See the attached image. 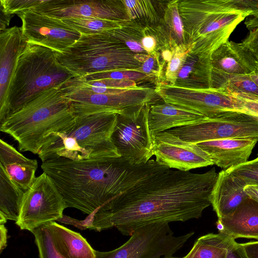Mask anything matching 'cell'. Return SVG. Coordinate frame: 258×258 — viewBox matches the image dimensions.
<instances>
[{"instance_id":"8","label":"cell","mask_w":258,"mask_h":258,"mask_svg":"<svg viewBox=\"0 0 258 258\" xmlns=\"http://www.w3.org/2000/svg\"><path fill=\"white\" fill-rule=\"evenodd\" d=\"M194 234L174 236L168 222L146 225L137 229L118 248L95 250L96 258H170Z\"/></svg>"},{"instance_id":"29","label":"cell","mask_w":258,"mask_h":258,"mask_svg":"<svg viewBox=\"0 0 258 258\" xmlns=\"http://www.w3.org/2000/svg\"><path fill=\"white\" fill-rule=\"evenodd\" d=\"M130 21L140 20L152 24L159 21V16L151 1H122Z\"/></svg>"},{"instance_id":"41","label":"cell","mask_w":258,"mask_h":258,"mask_svg":"<svg viewBox=\"0 0 258 258\" xmlns=\"http://www.w3.org/2000/svg\"><path fill=\"white\" fill-rule=\"evenodd\" d=\"M225 258H249L241 243L236 241L229 247Z\"/></svg>"},{"instance_id":"34","label":"cell","mask_w":258,"mask_h":258,"mask_svg":"<svg viewBox=\"0 0 258 258\" xmlns=\"http://www.w3.org/2000/svg\"><path fill=\"white\" fill-rule=\"evenodd\" d=\"M80 78L86 81L113 79L136 82L149 79L151 77L136 70H114L89 74Z\"/></svg>"},{"instance_id":"49","label":"cell","mask_w":258,"mask_h":258,"mask_svg":"<svg viewBox=\"0 0 258 258\" xmlns=\"http://www.w3.org/2000/svg\"><path fill=\"white\" fill-rule=\"evenodd\" d=\"M170 258H177V257H170Z\"/></svg>"},{"instance_id":"14","label":"cell","mask_w":258,"mask_h":258,"mask_svg":"<svg viewBox=\"0 0 258 258\" xmlns=\"http://www.w3.org/2000/svg\"><path fill=\"white\" fill-rule=\"evenodd\" d=\"M17 15L21 19V30L27 42L46 47L55 52H63L81 36V33L60 19L32 10Z\"/></svg>"},{"instance_id":"39","label":"cell","mask_w":258,"mask_h":258,"mask_svg":"<svg viewBox=\"0 0 258 258\" xmlns=\"http://www.w3.org/2000/svg\"><path fill=\"white\" fill-rule=\"evenodd\" d=\"M234 97L236 98L242 111L258 120V99Z\"/></svg>"},{"instance_id":"25","label":"cell","mask_w":258,"mask_h":258,"mask_svg":"<svg viewBox=\"0 0 258 258\" xmlns=\"http://www.w3.org/2000/svg\"><path fill=\"white\" fill-rule=\"evenodd\" d=\"M25 191L0 165V224L18 220Z\"/></svg>"},{"instance_id":"21","label":"cell","mask_w":258,"mask_h":258,"mask_svg":"<svg viewBox=\"0 0 258 258\" xmlns=\"http://www.w3.org/2000/svg\"><path fill=\"white\" fill-rule=\"evenodd\" d=\"M216 225L219 232L235 239L246 238L258 240V202L248 198L232 213L218 218Z\"/></svg>"},{"instance_id":"19","label":"cell","mask_w":258,"mask_h":258,"mask_svg":"<svg viewBox=\"0 0 258 258\" xmlns=\"http://www.w3.org/2000/svg\"><path fill=\"white\" fill-rule=\"evenodd\" d=\"M257 141L245 139H224L197 144L214 164L224 170L238 166L248 159Z\"/></svg>"},{"instance_id":"4","label":"cell","mask_w":258,"mask_h":258,"mask_svg":"<svg viewBox=\"0 0 258 258\" xmlns=\"http://www.w3.org/2000/svg\"><path fill=\"white\" fill-rule=\"evenodd\" d=\"M116 118L117 113L112 112L76 117L62 132L49 134L38 155L42 162L59 158L80 161L120 157L111 139Z\"/></svg>"},{"instance_id":"42","label":"cell","mask_w":258,"mask_h":258,"mask_svg":"<svg viewBox=\"0 0 258 258\" xmlns=\"http://www.w3.org/2000/svg\"><path fill=\"white\" fill-rule=\"evenodd\" d=\"M157 41L155 36L149 34L146 35L145 32L144 36L141 40V44L148 54L156 51Z\"/></svg>"},{"instance_id":"6","label":"cell","mask_w":258,"mask_h":258,"mask_svg":"<svg viewBox=\"0 0 258 258\" xmlns=\"http://www.w3.org/2000/svg\"><path fill=\"white\" fill-rule=\"evenodd\" d=\"M74 77V74L58 61L55 51L27 42L19 57L9 88L8 117L41 93L58 88Z\"/></svg>"},{"instance_id":"1","label":"cell","mask_w":258,"mask_h":258,"mask_svg":"<svg viewBox=\"0 0 258 258\" xmlns=\"http://www.w3.org/2000/svg\"><path fill=\"white\" fill-rule=\"evenodd\" d=\"M218 175L215 168L201 174L169 169L153 175L81 220L80 227L96 231L115 227L131 236L146 225L199 218L211 205Z\"/></svg>"},{"instance_id":"30","label":"cell","mask_w":258,"mask_h":258,"mask_svg":"<svg viewBox=\"0 0 258 258\" xmlns=\"http://www.w3.org/2000/svg\"><path fill=\"white\" fill-rule=\"evenodd\" d=\"M178 0L170 1L165 11L164 22L170 36L177 44H187L183 25L179 11Z\"/></svg>"},{"instance_id":"45","label":"cell","mask_w":258,"mask_h":258,"mask_svg":"<svg viewBox=\"0 0 258 258\" xmlns=\"http://www.w3.org/2000/svg\"><path fill=\"white\" fill-rule=\"evenodd\" d=\"M244 191L250 198L258 202V185L248 184L244 187Z\"/></svg>"},{"instance_id":"18","label":"cell","mask_w":258,"mask_h":258,"mask_svg":"<svg viewBox=\"0 0 258 258\" xmlns=\"http://www.w3.org/2000/svg\"><path fill=\"white\" fill-rule=\"evenodd\" d=\"M27 42L21 28L14 26L0 33V124L8 117V95L19 57Z\"/></svg>"},{"instance_id":"26","label":"cell","mask_w":258,"mask_h":258,"mask_svg":"<svg viewBox=\"0 0 258 258\" xmlns=\"http://www.w3.org/2000/svg\"><path fill=\"white\" fill-rule=\"evenodd\" d=\"M235 241L234 238L223 233H209L199 237L182 258H225Z\"/></svg>"},{"instance_id":"35","label":"cell","mask_w":258,"mask_h":258,"mask_svg":"<svg viewBox=\"0 0 258 258\" xmlns=\"http://www.w3.org/2000/svg\"><path fill=\"white\" fill-rule=\"evenodd\" d=\"M160 53L155 51L150 54H137L138 60L142 63L141 66L136 71L150 77L160 79L162 73L164 62L160 61Z\"/></svg>"},{"instance_id":"48","label":"cell","mask_w":258,"mask_h":258,"mask_svg":"<svg viewBox=\"0 0 258 258\" xmlns=\"http://www.w3.org/2000/svg\"><path fill=\"white\" fill-rule=\"evenodd\" d=\"M249 76L258 85V74L252 73L249 75Z\"/></svg>"},{"instance_id":"28","label":"cell","mask_w":258,"mask_h":258,"mask_svg":"<svg viewBox=\"0 0 258 258\" xmlns=\"http://www.w3.org/2000/svg\"><path fill=\"white\" fill-rule=\"evenodd\" d=\"M219 89L233 96L258 99V85L249 75L233 77Z\"/></svg>"},{"instance_id":"9","label":"cell","mask_w":258,"mask_h":258,"mask_svg":"<svg viewBox=\"0 0 258 258\" xmlns=\"http://www.w3.org/2000/svg\"><path fill=\"white\" fill-rule=\"evenodd\" d=\"M150 104L127 109L117 113L111 141L120 157L131 163H147L153 155V137L149 126Z\"/></svg>"},{"instance_id":"31","label":"cell","mask_w":258,"mask_h":258,"mask_svg":"<svg viewBox=\"0 0 258 258\" xmlns=\"http://www.w3.org/2000/svg\"><path fill=\"white\" fill-rule=\"evenodd\" d=\"M237 45L248 69L252 73L258 74V28L249 29L246 37Z\"/></svg>"},{"instance_id":"37","label":"cell","mask_w":258,"mask_h":258,"mask_svg":"<svg viewBox=\"0 0 258 258\" xmlns=\"http://www.w3.org/2000/svg\"><path fill=\"white\" fill-rule=\"evenodd\" d=\"M44 0H1V11L9 15L18 14L32 10L43 3Z\"/></svg>"},{"instance_id":"16","label":"cell","mask_w":258,"mask_h":258,"mask_svg":"<svg viewBox=\"0 0 258 258\" xmlns=\"http://www.w3.org/2000/svg\"><path fill=\"white\" fill-rule=\"evenodd\" d=\"M32 11L60 19L96 18L131 21L122 1L44 0Z\"/></svg>"},{"instance_id":"27","label":"cell","mask_w":258,"mask_h":258,"mask_svg":"<svg viewBox=\"0 0 258 258\" xmlns=\"http://www.w3.org/2000/svg\"><path fill=\"white\" fill-rule=\"evenodd\" d=\"M81 35H94L121 28L124 23L96 18H75L61 19Z\"/></svg>"},{"instance_id":"5","label":"cell","mask_w":258,"mask_h":258,"mask_svg":"<svg viewBox=\"0 0 258 258\" xmlns=\"http://www.w3.org/2000/svg\"><path fill=\"white\" fill-rule=\"evenodd\" d=\"M76 117L58 88L41 93L0 124L1 132L16 141L19 150L38 154L46 138L72 125Z\"/></svg>"},{"instance_id":"46","label":"cell","mask_w":258,"mask_h":258,"mask_svg":"<svg viewBox=\"0 0 258 258\" xmlns=\"http://www.w3.org/2000/svg\"><path fill=\"white\" fill-rule=\"evenodd\" d=\"M11 19V15L4 13L1 11V19H0V30L1 32L6 30L7 26L9 24Z\"/></svg>"},{"instance_id":"12","label":"cell","mask_w":258,"mask_h":258,"mask_svg":"<svg viewBox=\"0 0 258 258\" xmlns=\"http://www.w3.org/2000/svg\"><path fill=\"white\" fill-rule=\"evenodd\" d=\"M66 208L62 196L50 177L43 172L25 190L15 224L21 230L31 232L62 218Z\"/></svg>"},{"instance_id":"11","label":"cell","mask_w":258,"mask_h":258,"mask_svg":"<svg viewBox=\"0 0 258 258\" xmlns=\"http://www.w3.org/2000/svg\"><path fill=\"white\" fill-rule=\"evenodd\" d=\"M167 132L195 144L224 139H251L258 142V120L244 112L230 111Z\"/></svg>"},{"instance_id":"47","label":"cell","mask_w":258,"mask_h":258,"mask_svg":"<svg viewBox=\"0 0 258 258\" xmlns=\"http://www.w3.org/2000/svg\"><path fill=\"white\" fill-rule=\"evenodd\" d=\"M245 24L248 30L258 28V19L253 17L248 18L245 21Z\"/></svg>"},{"instance_id":"43","label":"cell","mask_w":258,"mask_h":258,"mask_svg":"<svg viewBox=\"0 0 258 258\" xmlns=\"http://www.w3.org/2000/svg\"><path fill=\"white\" fill-rule=\"evenodd\" d=\"M241 244L249 258H258V240Z\"/></svg>"},{"instance_id":"36","label":"cell","mask_w":258,"mask_h":258,"mask_svg":"<svg viewBox=\"0 0 258 258\" xmlns=\"http://www.w3.org/2000/svg\"><path fill=\"white\" fill-rule=\"evenodd\" d=\"M227 171L239 178L245 186L248 184L258 185V157Z\"/></svg>"},{"instance_id":"22","label":"cell","mask_w":258,"mask_h":258,"mask_svg":"<svg viewBox=\"0 0 258 258\" xmlns=\"http://www.w3.org/2000/svg\"><path fill=\"white\" fill-rule=\"evenodd\" d=\"M207 117L197 111L164 102L150 106L149 126L153 137L172 128L201 122Z\"/></svg>"},{"instance_id":"24","label":"cell","mask_w":258,"mask_h":258,"mask_svg":"<svg viewBox=\"0 0 258 258\" xmlns=\"http://www.w3.org/2000/svg\"><path fill=\"white\" fill-rule=\"evenodd\" d=\"M0 165L11 179L25 191L36 178L37 160L26 158L2 139L0 140Z\"/></svg>"},{"instance_id":"33","label":"cell","mask_w":258,"mask_h":258,"mask_svg":"<svg viewBox=\"0 0 258 258\" xmlns=\"http://www.w3.org/2000/svg\"><path fill=\"white\" fill-rule=\"evenodd\" d=\"M172 56L168 62L165 79L170 85H175L178 73L188 56L191 54V46L187 44H175L172 48Z\"/></svg>"},{"instance_id":"10","label":"cell","mask_w":258,"mask_h":258,"mask_svg":"<svg viewBox=\"0 0 258 258\" xmlns=\"http://www.w3.org/2000/svg\"><path fill=\"white\" fill-rule=\"evenodd\" d=\"M58 89L69 102L75 117L98 113H117L132 107L153 104L155 89L136 86L115 93L95 94L61 85Z\"/></svg>"},{"instance_id":"38","label":"cell","mask_w":258,"mask_h":258,"mask_svg":"<svg viewBox=\"0 0 258 258\" xmlns=\"http://www.w3.org/2000/svg\"><path fill=\"white\" fill-rule=\"evenodd\" d=\"M200 60L198 57L190 54L178 73L177 82L187 79L193 71L195 72Z\"/></svg>"},{"instance_id":"23","label":"cell","mask_w":258,"mask_h":258,"mask_svg":"<svg viewBox=\"0 0 258 258\" xmlns=\"http://www.w3.org/2000/svg\"><path fill=\"white\" fill-rule=\"evenodd\" d=\"M245 184L227 170H222L214 186L211 202L218 219L232 213L249 198L244 191Z\"/></svg>"},{"instance_id":"17","label":"cell","mask_w":258,"mask_h":258,"mask_svg":"<svg viewBox=\"0 0 258 258\" xmlns=\"http://www.w3.org/2000/svg\"><path fill=\"white\" fill-rule=\"evenodd\" d=\"M153 153L158 163L169 169L186 171L214 164L197 144L185 142L167 131L153 137Z\"/></svg>"},{"instance_id":"44","label":"cell","mask_w":258,"mask_h":258,"mask_svg":"<svg viewBox=\"0 0 258 258\" xmlns=\"http://www.w3.org/2000/svg\"><path fill=\"white\" fill-rule=\"evenodd\" d=\"M0 252L7 246L8 229L5 224H0Z\"/></svg>"},{"instance_id":"15","label":"cell","mask_w":258,"mask_h":258,"mask_svg":"<svg viewBox=\"0 0 258 258\" xmlns=\"http://www.w3.org/2000/svg\"><path fill=\"white\" fill-rule=\"evenodd\" d=\"M39 258H96L95 250L86 238L55 221L31 232Z\"/></svg>"},{"instance_id":"20","label":"cell","mask_w":258,"mask_h":258,"mask_svg":"<svg viewBox=\"0 0 258 258\" xmlns=\"http://www.w3.org/2000/svg\"><path fill=\"white\" fill-rule=\"evenodd\" d=\"M251 74L237 43L228 40L211 56V88L220 89L233 77Z\"/></svg>"},{"instance_id":"3","label":"cell","mask_w":258,"mask_h":258,"mask_svg":"<svg viewBox=\"0 0 258 258\" xmlns=\"http://www.w3.org/2000/svg\"><path fill=\"white\" fill-rule=\"evenodd\" d=\"M178 7L190 53L200 60H211L236 26L250 16L233 0H182Z\"/></svg>"},{"instance_id":"32","label":"cell","mask_w":258,"mask_h":258,"mask_svg":"<svg viewBox=\"0 0 258 258\" xmlns=\"http://www.w3.org/2000/svg\"><path fill=\"white\" fill-rule=\"evenodd\" d=\"M127 24L128 22H126L122 28L109 31L135 54H145L141 44L145 29H138L136 27H131Z\"/></svg>"},{"instance_id":"7","label":"cell","mask_w":258,"mask_h":258,"mask_svg":"<svg viewBox=\"0 0 258 258\" xmlns=\"http://www.w3.org/2000/svg\"><path fill=\"white\" fill-rule=\"evenodd\" d=\"M58 61L75 77L114 70H137L142 64L122 41L109 31L81 35L73 45L55 52Z\"/></svg>"},{"instance_id":"40","label":"cell","mask_w":258,"mask_h":258,"mask_svg":"<svg viewBox=\"0 0 258 258\" xmlns=\"http://www.w3.org/2000/svg\"><path fill=\"white\" fill-rule=\"evenodd\" d=\"M240 10L248 12L251 17L258 19V0H233Z\"/></svg>"},{"instance_id":"13","label":"cell","mask_w":258,"mask_h":258,"mask_svg":"<svg viewBox=\"0 0 258 258\" xmlns=\"http://www.w3.org/2000/svg\"><path fill=\"white\" fill-rule=\"evenodd\" d=\"M155 90L164 102L197 111L208 118L227 111L242 112L236 97L219 89L159 82Z\"/></svg>"},{"instance_id":"2","label":"cell","mask_w":258,"mask_h":258,"mask_svg":"<svg viewBox=\"0 0 258 258\" xmlns=\"http://www.w3.org/2000/svg\"><path fill=\"white\" fill-rule=\"evenodd\" d=\"M41 167L66 207L88 215L146 178L169 169L153 159L134 165L122 157L80 161L59 158L42 162Z\"/></svg>"}]
</instances>
